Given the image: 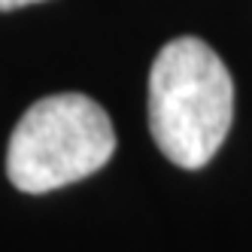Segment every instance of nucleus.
Instances as JSON below:
<instances>
[{"label":"nucleus","mask_w":252,"mask_h":252,"mask_svg":"<svg viewBox=\"0 0 252 252\" xmlns=\"http://www.w3.org/2000/svg\"><path fill=\"white\" fill-rule=\"evenodd\" d=\"M116 152L106 110L76 92L49 94L28 106L9 137L6 176L28 194H46L97 173Z\"/></svg>","instance_id":"nucleus-2"},{"label":"nucleus","mask_w":252,"mask_h":252,"mask_svg":"<svg viewBox=\"0 0 252 252\" xmlns=\"http://www.w3.org/2000/svg\"><path fill=\"white\" fill-rule=\"evenodd\" d=\"M234 119V79L197 37H176L149 73V131L167 161L197 170L219 152Z\"/></svg>","instance_id":"nucleus-1"},{"label":"nucleus","mask_w":252,"mask_h":252,"mask_svg":"<svg viewBox=\"0 0 252 252\" xmlns=\"http://www.w3.org/2000/svg\"><path fill=\"white\" fill-rule=\"evenodd\" d=\"M28 3H40V0H0V12H6V9H22Z\"/></svg>","instance_id":"nucleus-3"}]
</instances>
